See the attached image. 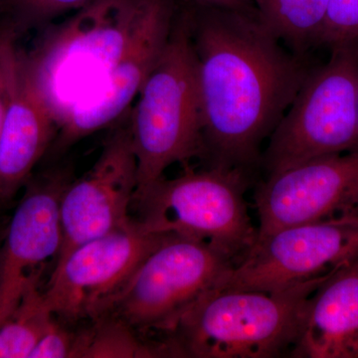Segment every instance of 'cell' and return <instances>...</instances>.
I'll use <instances>...</instances> for the list:
<instances>
[{"instance_id":"obj_1","label":"cell","mask_w":358,"mask_h":358,"mask_svg":"<svg viewBox=\"0 0 358 358\" xmlns=\"http://www.w3.org/2000/svg\"><path fill=\"white\" fill-rule=\"evenodd\" d=\"M207 166L252 167L310 72L258 15L189 3Z\"/></svg>"},{"instance_id":"obj_2","label":"cell","mask_w":358,"mask_h":358,"mask_svg":"<svg viewBox=\"0 0 358 358\" xmlns=\"http://www.w3.org/2000/svg\"><path fill=\"white\" fill-rule=\"evenodd\" d=\"M176 13V0H94L51 28L21 67L57 128L157 23Z\"/></svg>"},{"instance_id":"obj_3","label":"cell","mask_w":358,"mask_h":358,"mask_svg":"<svg viewBox=\"0 0 358 358\" xmlns=\"http://www.w3.org/2000/svg\"><path fill=\"white\" fill-rule=\"evenodd\" d=\"M333 274L279 293L212 289L181 317L169 339L179 357H279L293 348L308 296Z\"/></svg>"},{"instance_id":"obj_4","label":"cell","mask_w":358,"mask_h":358,"mask_svg":"<svg viewBox=\"0 0 358 358\" xmlns=\"http://www.w3.org/2000/svg\"><path fill=\"white\" fill-rule=\"evenodd\" d=\"M136 98L129 122L141 189L164 176L167 167L203 152L196 58L186 8L178 9L166 48Z\"/></svg>"},{"instance_id":"obj_5","label":"cell","mask_w":358,"mask_h":358,"mask_svg":"<svg viewBox=\"0 0 358 358\" xmlns=\"http://www.w3.org/2000/svg\"><path fill=\"white\" fill-rule=\"evenodd\" d=\"M249 185L250 171L243 169L207 166L162 176L136 190L134 219L148 232L208 245L235 265L258 237L245 201Z\"/></svg>"},{"instance_id":"obj_6","label":"cell","mask_w":358,"mask_h":358,"mask_svg":"<svg viewBox=\"0 0 358 358\" xmlns=\"http://www.w3.org/2000/svg\"><path fill=\"white\" fill-rule=\"evenodd\" d=\"M358 152V76L353 44L331 49L310 70L268 138L261 164L268 176L301 162Z\"/></svg>"},{"instance_id":"obj_7","label":"cell","mask_w":358,"mask_h":358,"mask_svg":"<svg viewBox=\"0 0 358 358\" xmlns=\"http://www.w3.org/2000/svg\"><path fill=\"white\" fill-rule=\"evenodd\" d=\"M233 266L229 258L208 245L166 235L106 315L119 317L134 329L171 334L202 296L220 287Z\"/></svg>"},{"instance_id":"obj_8","label":"cell","mask_w":358,"mask_h":358,"mask_svg":"<svg viewBox=\"0 0 358 358\" xmlns=\"http://www.w3.org/2000/svg\"><path fill=\"white\" fill-rule=\"evenodd\" d=\"M358 260V213L282 228L257 238L218 289L279 293Z\"/></svg>"},{"instance_id":"obj_9","label":"cell","mask_w":358,"mask_h":358,"mask_svg":"<svg viewBox=\"0 0 358 358\" xmlns=\"http://www.w3.org/2000/svg\"><path fill=\"white\" fill-rule=\"evenodd\" d=\"M166 236L148 232L133 218L124 227L80 245L55 264L44 291L47 305L67 320L105 315Z\"/></svg>"},{"instance_id":"obj_10","label":"cell","mask_w":358,"mask_h":358,"mask_svg":"<svg viewBox=\"0 0 358 358\" xmlns=\"http://www.w3.org/2000/svg\"><path fill=\"white\" fill-rule=\"evenodd\" d=\"M138 189V164L129 117L108 136L94 166L61 195V262L80 245L128 225Z\"/></svg>"},{"instance_id":"obj_11","label":"cell","mask_w":358,"mask_h":358,"mask_svg":"<svg viewBox=\"0 0 358 358\" xmlns=\"http://www.w3.org/2000/svg\"><path fill=\"white\" fill-rule=\"evenodd\" d=\"M357 188L358 152L317 157L270 174L254 195L258 237L355 212Z\"/></svg>"},{"instance_id":"obj_12","label":"cell","mask_w":358,"mask_h":358,"mask_svg":"<svg viewBox=\"0 0 358 358\" xmlns=\"http://www.w3.org/2000/svg\"><path fill=\"white\" fill-rule=\"evenodd\" d=\"M70 181L63 171L40 179L14 212L0 251V326L27 289L39 285L46 264L57 259L62 243L59 205Z\"/></svg>"},{"instance_id":"obj_13","label":"cell","mask_w":358,"mask_h":358,"mask_svg":"<svg viewBox=\"0 0 358 358\" xmlns=\"http://www.w3.org/2000/svg\"><path fill=\"white\" fill-rule=\"evenodd\" d=\"M176 16L157 23L131 55L71 108L59 124L56 150H65L122 117L166 48Z\"/></svg>"},{"instance_id":"obj_14","label":"cell","mask_w":358,"mask_h":358,"mask_svg":"<svg viewBox=\"0 0 358 358\" xmlns=\"http://www.w3.org/2000/svg\"><path fill=\"white\" fill-rule=\"evenodd\" d=\"M291 355L358 358V260L329 275L308 296Z\"/></svg>"},{"instance_id":"obj_15","label":"cell","mask_w":358,"mask_h":358,"mask_svg":"<svg viewBox=\"0 0 358 358\" xmlns=\"http://www.w3.org/2000/svg\"><path fill=\"white\" fill-rule=\"evenodd\" d=\"M56 129L50 110L20 66L0 136V199L17 192L54 141Z\"/></svg>"},{"instance_id":"obj_16","label":"cell","mask_w":358,"mask_h":358,"mask_svg":"<svg viewBox=\"0 0 358 358\" xmlns=\"http://www.w3.org/2000/svg\"><path fill=\"white\" fill-rule=\"evenodd\" d=\"M259 20L273 35L301 57L315 45L329 0H253Z\"/></svg>"},{"instance_id":"obj_17","label":"cell","mask_w":358,"mask_h":358,"mask_svg":"<svg viewBox=\"0 0 358 358\" xmlns=\"http://www.w3.org/2000/svg\"><path fill=\"white\" fill-rule=\"evenodd\" d=\"M93 322V326L78 333L74 357H178L169 339L162 343H145L136 336L134 327L114 315H102Z\"/></svg>"},{"instance_id":"obj_18","label":"cell","mask_w":358,"mask_h":358,"mask_svg":"<svg viewBox=\"0 0 358 358\" xmlns=\"http://www.w3.org/2000/svg\"><path fill=\"white\" fill-rule=\"evenodd\" d=\"M54 315L39 285L30 287L0 326V358H30Z\"/></svg>"},{"instance_id":"obj_19","label":"cell","mask_w":358,"mask_h":358,"mask_svg":"<svg viewBox=\"0 0 358 358\" xmlns=\"http://www.w3.org/2000/svg\"><path fill=\"white\" fill-rule=\"evenodd\" d=\"M358 39V0H329L320 45L343 46Z\"/></svg>"},{"instance_id":"obj_20","label":"cell","mask_w":358,"mask_h":358,"mask_svg":"<svg viewBox=\"0 0 358 358\" xmlns=\"http://www.w3.org/2000/svg\"><path fill=\"white\" fill-rule=\"evenodd\" d=\"M21 57L8 35L0 36V136L11 95L20 77Z\"/></svg>"},{"instance_id":"obj_21","label":"cell","mask_w":358,"mask_h":358,"mask_svg":"<svg viewBox=\"0 0 358 358\" xmlns=\"http://www.w3.org/2000/svg\"><path fill=\"white\" fill-rule=\"evenodd\" d=\"M22 22L40 23L72 9H79L94 0H10Z\"/></svg>"},{"instance_id":"obj_22","label":"cell","mask_w":358,"mask_h":358,"mask_svg":"<svg viewBox=\"0 0 358 358\" xmlns=\"http://www.w3.org/2000/svg\"><path fill=\"white\" fill-rule=\"evenodd\" d=\"M77 336L78 333H73L54 319L30 358H74Z\"/></svg>"},{"instance_id":"obj_23","label":"cell","mask_w":358,"mask_h":358,"mask_svg":"<svg viewBox=\"0 0 358 358\" xmlns=\"http://www.w3.org/2000/svg\"><path fill=\"white\" fill-rule=\"evenodd\" d=\"M186 1L195 6L217 7V8L229 9V10L250 14V15H258L253 0H186Z\"/></svg>"},{"instance_id":"obj_24","label":"cell","mask_w":358,"mask_h":358,"mask_svg":"<svg viewBox=\"0 0 358 358\" xmlns=\"http://www.w3.org/2000/svg\"><path fill=\"white\" fill-rule=\"evenodd\" d=\"M352 44L353 50H355V65H357V72L358 76V39L355 40V42H352Z\"/></svg>"},{"instance_id":"obj_25","label":"cell","mask_w":358,"mask_h":358,"mask_svg":"<svg viewBox=\"0 0 358 358\" xmlns=\"http://www.w3.org/2000/svg\"><path fill=\"white\" fill-rule=\"evenodd\" d=\"M355 212H357V213H358V188H357V196H355Z\"/></svg>"}]
</instances>
